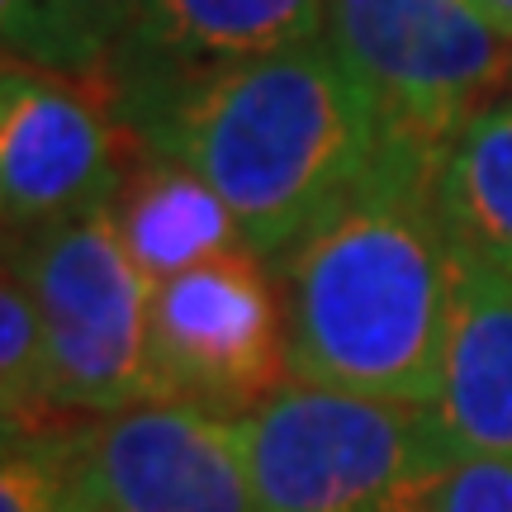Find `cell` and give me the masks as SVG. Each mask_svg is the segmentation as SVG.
Masks as SVG:
<instances>
[{
    "mask_svg": "<svg viewBox=\"0 0 512 512\" xmlns=\"http://www.w3.org/2000/svg\"><path fill=\"white\" fill-rule=\"evenodd\" d=\"M138 147L114 119L110 86L24 67L0 76V209L5 238L114 204Z\"/></svg>",
    "mask_w": 512,
    "mask_h": 512,
    "instance_id": "8",
    "label": "cell"
},
{
    "mask_svg": "<svg viewBox=\"0 0 512 512\" xmlns=\"http://www.w3.org/2000/svg\"><path fill=\"white\" fill-rule=\"evenodd\" d=\"M328 0H147L110 62V91L162 86L323 38Z\"/></svg>",
    "mask_w": 512,
    "mask_h": 512,
    "instance_id": "9",
    "label": "cell"
},
{
    "mask_svg": "<svg viewBox=\"0 0 512 512\" xmlns=\"http://www.w3.org/2000/svg\"><path fill=\"white\" fill-rule=\"evenodd\" d=\"M432 408L460 456H512V275L456 242Z\"/></svg>",
    "mask_w": 512,
    "mask_h": 512,
    "instance_id": "10",
    "label": "cell"
},
{
    "mask_svg": "<svg viewBox=\"0 0 512 512\" xmlns=\"http://www.w3.org/2000/svg\"><path fill=\"white\" fill-rule=\"evenodd\" d=\"M76 512H256L242 422L147 399L57 432Z\"/></svg>",
    "mask_w": 512,
    "mask_h": 512,
    "instance_id": "7",
    "label": "cell"
},
{
    "mask_svg": "<svg viewBox=\"0 0 512 512\" xmlns=\"http://www.w3.org/2000/svg\"><path fill=\"white\" fill-rule=\"evenodd\" d=\"M138 152L200 171L242 242L280 261L342 214L389 147V128L318 43L219 72L110 91Z\"/></svg>",
    "mask_w": 512,
    "mask_h": 512,
    "instance_id": "1",
    "label": "cell"
},
{
    "mask_svg": "<svg viewBox=\"0 0 512 512\" xmlns=\"http://www.w3.org/2000/svg\"><path fill=\"white\" fill-rule=\"evenodd\" d=\"M380 512H512V456H451Z\"/></svg>",
    "mask_w": 512,
    "mask_h": 512,
    "instance_id": "15",
    "label": "cell"
},
{
    "mask_svg": "<svg viewBox=\"0 0 512 512\" xmlns=\"http://www.w3.org/2000/svg\"><path fill=\"white\" fill-rule=\"evenodd\" d=\"M323 48L389 138L432 152L512 91V34L479 0H328Z\"/></svg>",
    "mask_w": 512,
    "mask_h": 512,
    "instance_id": "5",
    "label": "cell"
},
{
    "mask_svg": "<svg viewBox=\"0 0 512 512\" xmlns=\"http://www.w3.org/2000/svg\"><path fill=\"white\" fill-rule=\"evenodd\" d=\"M110 214L128 256L138 261V271L152 285L190 266H204L233 247H247L219 190L185 162L152 157V152L133 157Z\"/></svg>",
    "mask_w": 512,
    "mask_h": 512,
    "instance_id": "11",
    "label": "cell"
},
{
    "mask_svg": "<svg viewBox=\"0 0 512 512\" xmlns=\"http://www.w3.org/2000/svg\"><path fill=\"white\" fill-rule=\"evenodd\" d=\"M437 195L451 242L512 275V91L451 138Z\"/></svg>",
    "mask_w": 512,
    "mask_h": 512,
    "instance_id": "12",
    "label": "cell"
},
{
    "mask_svg": "<svg viewBox=\"0 0 512 512\" xmlns=\"http://www.w3.org/2000/svg\"><path fill=\"white\" fill-rule=\"evenodd\" d=\"M280 384H290V323L266 256L233 247L157 285L152 399L242 422Z\"/></svg>",
    "mask_w": 512,
    "mask_h": 512,
    "instance_id": "6",
    "label": "cell"
},
{
    "mask_svg": "<svg viewBox=\"0 0 512 512\" xmlns=\"http://www.w3.org/2000/svg\"><path fill=\"white\" fill-rule=\"evenodd\" d=\"M479 5L489 10V19H494V24H503V29L512 34V0H479Z\"/></svg>",
    "mask_w": 512,
    "mask_h": 512,
    "instance_id": "18",
    "label": "cell"
},
{
    "mask_svg": "<svg viewBox=\"0 0 512 512\" xmlns=\"http://www.w3.org/2000/svg\"><path fill=\"white\" fill-rule=\"evenodd\" d=\"M0 29L10 62L110 86L114 38L86 0H0Z\"/></svg>",
    "mask_w": 512,
    "mask_h": 512,
    "instance_id": "13",
    "label": "cell"
},
{
    "mask_svg": "<svg viewBox=\"0 0 512 512\" xmlns=\"http://www.w3.org/2000/svg\"><path fill=\"white\" fill-rule=\"evenodd\" d=\"M437 176L441 152L389 138L347 209L271 261L290 323V380L437 403L451 299Z\"/></svg>",
    "mask_w": 512,
    "mask_h": 512,
    "instance_id": "2",
    "label": "cell"
},
{
    "mask_svg": "<svg viewBox=\"0 0 512 512\" xmlns=\"http://www.w3.org/2000/svg\"><path fill=\"white\" fill-rule=\"evenodd\" d=\"M0 408H5V437H38L62 427L48 399V342L38 304L15 261H5L0 280Z\"/></svg>",
    "mask_w": 512,
    "mask_h": 512,
    "instance_id": "14",
    "label": "cell"
},
{
    "mask_svg": "<svg viewBox=\"0 0 512 512\" xmlns=\"http://www.w3.org/2000/svg\"><path fill=\"white\" fill-rule=\"evenodd\" d=\"M57 432H62V427H57ZM57 432H38V437H5L0 512H76Z\"/></svg>",
    "mask_w": 512,
    "mask_h": 512,
    "instance_id": "16",
    "label": "cell"
},
{
    "mask_svg": "<svg viewBox=\"0 0 512 512\" xmlns=\"http://www.w3.org/2000/svg\"><path fill=\"white\" fill-rule=\"evenodd\" d=\"M86 5L95 10V19L105 24V34H110L114 48H119V43H124V34L138 24V15H143L147 0H86Z\"/></svg>",
    "mask_w": 512,
    "mask_h": 512,
    "instance_id": "17",
    "label": "cell"
},
{
    "mask_svg": "<svg viewBox=\"0 0 512 512\" xmlns=\"http://www.w3.org/2000/svg\"><path fill=\"white\" fill-rule=\"evenodd\" d=\"M256 512H380L460 456L432 403H389L290 380L242 418Z\"/></svg>",
    "mask_w": 512,
    "mask_h": 512,
    "instance_id": "4",
    "label": "cell"
},
{
    "mask_svg": "<svg viewBox=\"0 0 512 512\" xmlns=\"http://www.w3.org/2000/svg\"><path fill=\"white\" fill-rule=\"evenodd\" d=\"M38 304L57 418H100L152 399V294L110 204L5 238Z\"/></svg>",
    "mask_w": 512,
    "mask_h": 512,
    "instance_id": "3",
    "label": "cell"
}]
</instances>
